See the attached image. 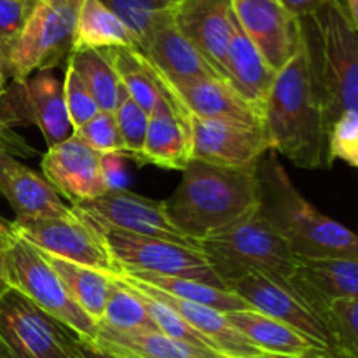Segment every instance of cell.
<instances>
[{
  "instance_id": "42",
  "label": "cell",
  "mask_w": 358,
  "mask_h": 358,
  "mask_svg": "<svg viewBox=\"0 0 358 358\" xmlns=\"http://www.w3.org/2000/svg\"><path fill=\"white\" fill-rule=\"evenodd\" d=\"M0 145L6 152H9L10 156H21V157H34L35 149L31 145H28L23 138H21L17 133L13 131L9 124L2 121L0 117Z\"/></svg>"
},
{
  "instance_id": "40",
  "label": "cell",
  "mask_w": 358,
  "mask_h": 358,
  "mask_svg": "<svg viewBox=\"0 0 358 358\" xmlns=\"http://www.w3.org/2000/svg\"><path fill=\"white\" fill-rule=\"evenodd\" d=\"M35 0H0V41L7 48V55L23 30Z\"/></svg>"
},
{
  "instance_id": "30",
  "label": "cell",
  "mask_w": 358,
  "mask_h": 358,
  "mask_svg": "<svg viewBox=\"0 0 358 358\" xmlns=\"http://www.w3.org/2000/svg\"><path fill=\"white\" fill-rule=\"evenodd\" d=\"M119 275H126L129 278H135L138 282L147 283V285L159 289L170 296L178 297V299L192 301V303L203 304V306L213 308L222 313H231V311L252 310L240 296L227 289H219L208 283L196 282V280L177 278V276H164L156 275V273L136 271V269H121Z\"/></svg>"
},
{
  "instance_id": "34",
  "label": "cell",
  "mask_w": 358,
  "mask_h": 358,
  "mask_svg": "<svg viewBox=\"0 0 358 358\" xmlns=\"http://www.w3.org/2000/svg\"><path fill=\"white\" fill-rule=\"evenodd\" d=\"M108 9L114 10L122 23L136 38V48L150 24L159 16L171 13L180 0H101Z\"/></svg>"
},
{
  "instance_id": "38",
  "label": "cell",
  "mask_w": 358,
  "mask_h": 358,
  "mask_svg": "<svg viewBox=\"0 0 358 358\" xmlns=\"http://www.w3.org/2000/svg\"><path fill=\"white\" fill-rule=\"evenodd\" d=\"M63 96H65L66 112H69L73 129L86 124L91 117L100 112L96 100L69 59H66L65 79H63Z\"/></svg>"
},
{
  "instance_id": "24",
  "label": "cell",
  "mask_w": 358,
  "mask_h": 358,
  "mask_svg": "<svg viewBox=\"0 0 358 358\" xmlns=\"http://www.w3.org/2000/svg\"><path fill=\"white\" fill-rule=\"evenodd\" d=\"M91 345L117 358H227L178 341L161 331H117L101 324Z\"/></svg>"
},
{
  "instance_id": "21",
  "label": "cell",
  "mask_w": 358,
  "mask_h": 358,
  "mask_svg": "<svg viewBox=\"0 0 358 358\" xmlns=\"http://www.w3.org/2000/svg\"><path fill=\"white\" fill-rule=\"evenodd\" d=\"M164 86L170 90L177 103L187 112V115L262 124V112L248 103L222 77H206V79L189 80L175 86L164 83Z\"/></svg>"
},
{
  "instance_id": "4",
  "label": "cell",
  "mask_w": 358,
  "mask_h": 358,
  "mask_svg": "<svg viewBox=\"0 0 358 358\" xmlns=\"http://www.w3.org/2000/svg\"><path fill=\"white\" fill-rule=\"evenodd\" d=\"M301 23L331 129L343 112H358V30L338 0H325Z\"/></svg>"
},
{
  "instance_id": "1",
  "label": "cell",
  "mask_w": 358,
  "mask_h": 358,
  "mask_svg": "<svg viewBox=\"0 0 358 358\" xmlns=\"http://www.w3.org/2000/svg\"><path fill=\"white\" fill-rule=\"evenodd\" d=\"M262 128L269 150L296 166L318 170L332 164L327 119L304 35L294 58L276 72L262 108Z\"/></svg>"
},
{
  "instance_id": "2",
  "label": "cell",
  "mask_w": 358,
  "mask_h": 358,
  "mask_svg": "<svg viewBox=\"0 0 358 358\" xmlns=\"http://www.w3.org/2000/svg\"><path fill=\"white\" fill-rule=\"evenodd\" d=\"M259 203L257 164L229 168L192 159L164 205L178 229L199 243L254 215Z\"/></svg>"
},
{
  "instance_id": "20",
  "label": "cell",
  "mask_w": 358,
  "mask_h": 358,
  "mask_svg": "<svg viewBox=\"0 0 358 358\" xmlns=\"http://www.w3.org/2000/svg\"><path fill=\"white\" fill-rule=\"evenodd\" d=\"M0 196L7 199L16 217H69L72 206L66 205L55 187L23 163L0 150Z\"/></svg>"
},
{
  "instance_id": "49",
  "label": "cell",
  "mask_w": 358,
  "mask_h": 358,
  "mask_svg": "<svg viewBox=\"0 0 358 358\" xmlns=\"http://www.w3.org/2000/svg\"><path fill=\"white\" fill-rule=\"evenodd\" d=\"M0 358H14L13 355H10L9 350H7L6 343L2 341V338H0Z\"/></svg>"
},
{
  "instance_id": "19",
  "label": "cell",
  "mask_w": 358,
  "mask_h": 358,
  "mask_svg": "<svg viewBox=\"0 0 358 358\" xmlns=\"http://www.w3.org/2000/svg\"><path fill=\"white\" fill-rule=\"evenodd\" d=\"M191 161L192 138L189 115L171 94L170 98H163L150 114L140 164L184 171Z\"/></svg>"
},
{
  "instance_id": "13",
  "label": "cell",
  "mask_w": 358,
  "mask_h": 358,
  "mask_svg": "<svg viewBox=\"0 0 358 358\" xmlns=\"http://www.w3.org/2000/svg\"><path fill=\"white\" fill-rule=\"evenodd\" d=\"M229 290L240 296L252 310L283 322L322 348L341 355L336 350L325 318L289 282L254 273L231 283Z\"/></svg>"
},
{
  "instance_id": "3",
  "label": "cell",
  "mask_w": 358,
  "mask_h": 358,
  "mask_svg": "<svg viewBox=\"0 0 358 358\" xmlns=\"http://www.w3.org/2000/svg\"><path fill=\"white\" fill-rule=\"evenodd\" d=\"M259 210L289 243L296 257L358 259V234L318 212L290 180L278 154L269 150L257 164Z\"/></svg>"
},
{
  "instance_id": "7",
  "label": "cell",
  "mask_w": 358,
  "mask_h": 358,
  "mask_svg": "<svg viewBox=\"0 0 358 358\" xmlns=\"http://www.w3.org/2000/svg\"><path fill=\"white\" fill-rule=\"evenodd\" d=\"M84 0H35V6L9 49L10 80H24L69 59L77 17Z\"/></svg>"
},
{
  "instance_id": "9",
  "label": "cell",
  "mask_w": 358,
  "mask_h": 358,
  "mask_svg": "<svg viewBox=\"0 0 358 358\" xmlns=\"http://www.w3.org/2000/svg\"><path fill=\"white\" fill-rule=\"evenodd\" d=\"M0 338L14 358H86L66 325L13 289L0 297Z\"/></svg>"
},
{
  "instance_id": "16",
  "label": "cell",
  "mask_w": 358,
  "mask_h": 358,
  "mask_svg": "<svg viewBox=\"0 0 358 358\" xmlns=\"http://www.w3.org/2000/svg\"><path fill=\"white\" fill-rule=\"evenodd\" d=\"M41 166L45 180L72 206L107 192L101 177V154L94 152L73 135L48 149Z\"/></svg>"
},
{
  "instance_id": "8",
  "label": "cell",
  "mask_w": 358,
  "mask_h": 358,
  "mask_svg": "<svg viewBox=\"0 0 358 358\" xmlns=\"http://www.w3.org/2000/svg\"><path fill=\"white\" fill-rule=\"evenodd\" d=\"M80 217L96 231V234L101 238L103 245L121 269H136V271L156 273V275L177 276V278L196 280V282L208 283V285L219 287V289H227L226 283L213 271L208 257L199 248L157 240V238L136 236V234H129L98 224L84 215Z\"/></svg>"
},
{
  "instance_id": "14",
  "label": "cell",
  "mask_w": 358,
  "mask_h": 358,
  "mask_svg": "<svg viewBox=\"0 0 358 358\" xmlns=\"http://www.w3.org/2000/svg\"><path fill=\"white\" fill-rule=\"evenodd\" d=\"M234 17L273 72L282 70L303 42L301 17L282 0H231Z\"/></svg>"
},
{
  "instance_id": "26",
  "label": "cell",
  "mask_w": 358,
  "mask_h": 358,
  "mask_svg": "<svg viewBox=\"0 0 358 358\" xmlns=\"http://www.w3.org/2000/svg\"><path fill=\"white\" fill-rule=\"evenodd\" d=\"M226 317L236 331H240L255 348L266 355L301 357L317 352H329L283 322L255 310L231 311L226 313Z\"/></svg>"
},
{
  "instance_id": "27",
  "label": "cell",
  "mask_w": 358,
  "mask_h": 358,
  "mask_svg": "<svg viewBox=\"0 0 358 358\" xmlns=\"http://www.w3.org/2000/svg\"><path fill=\"white\" fill-rule=\"evenodd\" d=\"M101 51L110 59L128 96L149 115L163 98L171 96L159 73L136 48H110Z\"/></svg>"
},
{
  "instance_id": "12",
  "label": "cell",
  "mask_w": 358,
  "mask_h": 358,
  "mask_svg": "<svg viewBox=\"0 0 358 358\" xmlns=\"http://www.w3.org/2000/svg\"><path fill=\"white\" fill-rule=\"evenodd\" d=\"M72 208L94 222L124 231V233L199 248L198 241L182 233L177 224L171 220L164 201L133 194L128 189L107 191L100 198L79 203V205H73Z\"/></svg>"
},
{
  "instance_id": "46",
  "label": "cell",
  "mask_w": 358,
  "mask_h": 358,
  "mask_svg": "<svg viewBox=\"0 0 358 358\" xmlns=\"http://www.w3.org/2000/svg\"><path fill=\"white\" fill-rule=\"evenodd\" d=\"M350 23L358 30V0H338Z\"/></svg>"
},
{
  "instance_id": "18",
  "label": "cell",
  "mask_w": 358,
  "mask_h": 358,
  "mask_svg": "<svg viewBox=\"0 0 358 358\" xmlns=\"http://www.w3.org/2000/svg\"><path fill=\"white\" fill-rule=\"evenodd\" d=\"M171 17L182 35L226 79L227 48L234 20L231 0H180L171 10Z\"/></svg>"
},
{
  "instance_id": "29",
  "label": "cell",
  "mask_w": 358,
  "mask_h": 358,
  "mask_svg": "<svg viewBox=\"0 0 358 358\" xmlns=\"http://www.w3.org/2000/svg\"><path fill=\"white\" fill-rule=\"evenodd\" d=\"M41 254L51 264V268L58 273L72 299L83 308L84 313L90 315L96 324H100L101 318H103L108 294L112 290V275L65 261V259L45 254L42 250Z\"/></svg>"
},
{
  "instance_id": "45",
  "label": "cell",
  "mask_w": 358,
  "mask_h": 358,
  "mask_svg": "<svg viewBox=\"0 0 358 358\" xmlns=\"http://www.w3.org/2000/svg\"><path fill=\"white\" fill-rule=\"evenodd\" d=\"M10 73H9V59H7V52L0 48V98L6 93L7 86H9Z\"/></svg>"
},
{
  "instance_id": "44",
  "label": "cell",
  "mask_w": 358,
  "mask_h": 358,
  "mask_svg": "<svg viewBox=\"0 0 358 358\" xmlns=\"http://www.w3.org/2000/svg\"><path fill=\"white\" fill-rule=\"evenodd\" d=\"M282 3L290 13L303 20V17H308L317 13L324 6L325 0H282Z\"/></svg>"
},
{
  "instance_id": "43",
  "label": "cell",
  "mask_w": 358,
  "mask_h": 358,
  "mask_svg": "<svg viewBox=\"0 0 358 358\" xmlns=\"http://www.w3.org/2000/svg\"><path fill=\"white\" fill-rule=\"evenodd\" d=\"M14 236L13 224L9 220H6L3 217H0V297L9 290L6 278V252L9 247L10 240Z\"/></svg>"
},
{
  "instance_id": "22",
  "label": "cell",
  "mask_w": 358,
  "mask_h": 358,
  "mask_svg": "<svg viewBox=\"0 0 358 358\" xmlns=\"http://www.w3.org/2000/svg\"><path fill=\"white\" fill-rule=\"evenodd\" d=\"M124 282H128L129 285L136 287L142 292H145L147 296H150L152 299L159 301L164 306L171 308L175 313L180 315L185 322H187L191 327H194L196 331L201 332L206 339L213 343L215 350L219 353H222L227 358H252L262 355L261 350L255 348L240 331L233 327L227 320L226 313L222 311H217L213 308L203 306V304L192 303V301L178 299V297L170 296V294L163 292L159 289H154V287L147 285V283L138 282L135 278H129L126 275H119Z\"/></svg>"
},
{
  "instance_id": "36",
  "label": "cell",
  "mask_w": 358,
  "mask_h": 358,
  "mask_svg": "<svg viewBox=\"0 0 358 358\" xmlns=\"http://www.w3.org/2000/svg\"><path fill=\"white\" fill-rule=\"evenodd\" d=\"M114 114L115 121H117L119 135H121L122 140L124 157L126 159H133L136 163H140V156H142L143 143H145L150 115L129 96L119 105Z\"/></svg>"
},
{
  "instance_id": "31",
  "label": "cell",
  "mask_w": 358,
  "mask_h": 358,
  "mask_svg": "<svg viewBox=\"0 0 358 358\" xmlns=\"http://www.w3.org/2000/svg\"><path fill=\"white\" fill-rule=\"evenodd\" d=\"M69 62L91 91L100 110L115 112L128 98L117 72L101 49H76L70 52Z\"/></svg>"
},
{
  "instance_id": "33",
  "label": "cell",
  "mask_w": 358,
  "mask_h": 358,
  "mask_svg": "<svg viewBox=\"0 0 358 358\" xmlns=\"http://www.w3.org/2000/svg\"><path fill=\"white\" fill-rule=\"evenodd\" d=\"M336 350L346 358H358V299H336L322 311Z\"/></svg>"
},
{
  "instance_id": "25",
  "label": "cell",
  "mask_w": 358,
  "mask_h": 358,
  "mask_svg": "<svg viewBox=\"0 0 358 358\" xmlns=\"http://www.w3.org/2000/svg\"><path fill=\"white\" fill-rule=\"evenodd\" d=\"M276 72L269 69L266 59L247 37L236 17L233 20V35L226 58V79L248 103L262 112L273 86Z\"/></svg>"
},
{
  "instance_id": "35",
  "label": "cell",
  "mask_w": 358,
  "mask_h": 358,
  "mask_svg": "<svg viewBox=\"0 0 358 358\" xmlns=\"http://www.w3.org/2000/svg\"><path fill=\"white\" fill-rule=\"evenodd\" d=\"M128 283V282H126ZM129 285V283H128ZM133 290H135L136 294H138L140 297H142L143 304L147 306V311L150 313V317H152L154 324H156L157 331H161L163 334L170 336V338L173 339H178V341H184L187 343V345H192V346H198V348H203V350H212V352H217L215 346H213V343L210 341V339H206L205 336L201 334V332L196 331L194 327H191V325L187 324V322L184 320V318L180 317L178 313H175L171 308L164 306L163 303H159V301L152 299L150 296H147L145 292H142L140 289H136V287L129 285ZM219 353V352H217Z\"/></svg>"
},
{
  "instance_id": "51",
  "label": "cell",
  "mask_w": 358,
  "mask_h": 358,
  "mask_svg": "<svg viewBox=\"0 0 358 358\" xmlns=\"http://www.w3.org/2000/svg\"><path fill=\"white\" fill-rule=\"evenodd\" d=\"M0 150H3V149H2V145H0Z\"/></svg>"
},
{
  "instance_id": "32",
  "label": "cell",
  "mask_w": 358,
  "mask_h": 358,
  "mask_svg": "<svg viewBox=\"0 0 358 358\" xmlns=\"http://www.w3.org/2000/svg\"><path fill=\"white\" fill-rule=\"evenodd\" d=\"M100 324L117 331H157L142 297L119 275H112V290Z\"/></svg>"
},
{
  "instance_id": "23",
  "label": "cell",
  "mask_w": 358,
  "mask_h": 358,
  "mask_svg": "<svg viewBox=\"0 0 358 358\" xmlns=\"http://www.w3.org/2000/svg\"><path fill=\"white\" fill-rule=\"evenodd\" d=\"M289 283L322 315L332 301L358 299V259L297 257Z\"/></svg>"
},
{
  "instance_id": "37",
  "label": "cell",
  "mask_w": 358,
  "mask_h": 358,
  "mask_svg": "<svg viewBox=\"0 0 358 358\" xmlns=\"http://www.w3.org/2000/svg\"><path fill=\"white\" fill-rule=\"evenodd\" d=\"M72 135L83 143H86L94 152L101 154V156L103 154H121V156H124L122 140L121 135H119L114 112L100 110L86 124L73 129Z\"/></svg>"
},
{
  "instance_id": "48",
  "label": "cell",
  "mask_w": 358,
  "mask_h": 358,
  "mask_svg": "<svg viewBox=\"0 0 358 358\" xmlns=\"http://www.w3.org/2000/svg\"><path fill=\"white\" fill-rule=\"evenodd\" d=\"M80 345H83V352L86 358H117V357H112V355H108V353L101 352V350H98L96 346L87 345V343H80Z\"/></svg>"
},
{
  "instance_id": "10",
  "label": "cell",
  "mask_w": 358,
  "mask_h": 358,
  "mask_svg": "<svg viewBox=\"0 0 358 358\" xmlns=\"http://www.w3.org/2000/svg\"><path fill=\"white\" fill-rule=\"evenodd\" d=\"M10 224L17 236L45 254L107 275L121 273L96 231L73 208L69 217H16Z\"/></svg>"
},
{
  "instance_id": "5",
  "label": "cell",
  "mask_w": 358,
  "mask_h": 358,
  "mask_svg": "<svg viewBox=\"0 0 358 358\" xmlns=\"http://www.w3.org/2000/svg\"><path fill=\"white\" fill-rule=\"evenodd\" d=\"M199 248L227 289L254 273L289 282L297 266L292 248L259 212L201 240Z\"/></svg>"
},
{
  "instance_id": "15",
  "label": "cell",
  "mask_w": 358,
  "mask_h": 358,
  "mask_svg": "<svg viewBox=\"0 0 358 358\" xmlns=\"http://www.w3.org/2000/svg\"><path fill=\"white\" fill-rule=\"evenodd\" d=\"M192 159L217 166H255L269 152L262 124L189 115Z\"/></svg>"
},
{
  "instance_id": "11",
  "label": "cell",
  "mask_w": 358,
  "mask_h": 358,
  "mask_svg": "<svg viewBox=\"0 0 358 358\" xmlns=\"http://www.w3.org/2000/svg\"><path fill=\"white\" fill-rule=\"evenodd\" d=\"M0 117L6 124H35L48 149L72 136V122L66 112L63 83L44 70L24 80H10L0 98Z\"/></svg>"
},
{
  "instance_id": "50",
  "label": "cell",
  "mask_w": 358,
  "mask_h": 358,
  "mask_svg": "<svg viewBox=\"0 0 358 358\" xmlns=\"http://www.w3.org/2000/svg\"><path fill=\"white\" fill-rule=\"evenodd\" d=\"M0 48H2V49H3V51H6V52H7V48H6V45H3V42H2V41H0Z\"/></svg>"
},
{
  "instance_id": "6",
  "label": "cell",
  "mask_w": 358,
  "mask_h": 358,
  "mask_svg": "<svg viewBox=\"0 0 358 358\" xmlns=\"http://www.w3.org/2000/svg\"><path fill=\"white\" fill-rule=\"evenodd\" d=\"M6 278L9 289L41 308L44 313L66 325L80 343L96 339L98 324L72 299L58 273L38 248L14 233L6 252Z\"/></svg>"
},
{
  "instance_id": "47",
  "label": "cell",
  "mask_w": 358,
  "mask_h": 358,
  "mask_svg": "<svg viewBox=\"0 0 358 358\" xmlns=\"http://www.w3.org/2000/svg\"><path fill=\"white\" fill-rule=\"evenodd\" d=\"M252 358H346V357H341V355H338V353H332V352H317V353H310V355H301V357L266 355V353H262V355L252 357Z\"/></svg>"
},
{
  "instance_id": "17",
  "label": "cell",
  "mask_w": 358,
  "mask_h": 358,
  "mask_svg": "<svg viewBox=\"0 0 358 358\" xmlns=\"http://www.w3.org/2000/svg\"><path fill=\"white\" fill-rule=\"evenodd\" d=\"M138 49L168 84L220 77L208 59L175 27L171 13L159 16L138 42Z\"/></svg>"
},
{
  "instance_id": "28",
  "label": "cell",
  "mask_w": 358,
  "mask_h": 358,
  "mask_svg": "<svg viewBox=\"0 0 358 358\" xmlns=\"http://www.w3.org/2000/svg\"><path fill=\"white\" fill-rule=\"evenodd\" d=\"M136 48L135 35L101 0H84L77 17L73 49Z\"/></svg>"
},
{
  "instance_id": "39",
  "label": "cell",
  "mask_w": 358,
  "mask_h": 358,
  "mask_svg": "<svg viewBox=\"0 0 358 358\" xmlns=\"http://www.w3.org/2000/svg\"><path fill=\"white\" fill-rule=\"evenodd\" d=\"M329 157L358 168V112H343L329 129Z\"/></svg>"
},
{
  "instance_id": "41",
  "label": "cell",
  "mask_w": 358,
  "mask_h": 358,
  "mask_svg": "<svg viewBox=\"0 0 358 358\" xmlns=\"http://www.w3.org/2000/svg\"><path fill=\"white\" fill-rule=\"evenodd\" d=\"M124 156L121 154H103L101 156V177L107 191L126 189L128 171L124 166Z\"/></svg>"
}]
</instances>
